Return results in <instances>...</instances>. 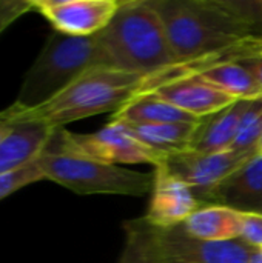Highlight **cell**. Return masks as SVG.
I'll return each mask as SVG.
<instances>
[{
  "label": "cell",
  "instance_id": "obj_14",
  "mask_svg": "<svg viewBox=\"0 0 262 263\" xmlns=\"http://www.w3.org/2000/svg\"><path fill=\"white\" fill-rule=\"evenodd\" d=\"M244 106L246 100H236L233 105L221 111L201 117L196 125L190 149L199 153H219L232 149L236 140Z\"/></svg>",
  "mask_w": 262,
  "mask_h": 263
},
{
  "label": "cell",
  "instance_id": "obj_12",
  "mask_svg": "<svg viewBox=\"0 0 262 263\" xmlns=\"http://www.w3.org/2000/svg\"><path fill=\"white\" fill-rule=\"evenodd\" d=\"M151 94L198 119L221 111L236 102V99L212 85L201 74L168 83Z\"/></svg>",
  "mask_w": 262,
  "mask_h": 263
},
{
  "label": "cell",
  "instance_id": "obj_25",
  "mask_svg": "<svg viewBox=\"0 0 262 263\" xmlns=\"http://www.w3.org/2000/svg\"><path fill=\"white\" fill-rule=\"evenodd\" d=\"M241 63L253 74V77L256 79V82L259 83L262 89V55L253 57V59H247V60H244Z\"/></svg>",
  "mask_w": 262,
  "mask_h": 263
},
{
  "label": "cell",
  "instance_id": "obj_19",
  "mask_svg": "<svg viewBox=\"0 0 262 263\" xmlns=\"http://www.w3.org/2000/svg\"><path fill=\"white\" fill-rule=\"evenodd\" d=\"M201 76L236 100H253L262 97L259 83L241 62L215 65Z\"/></svg>",
  "mask_w": 262,
  "mask_h": 263
},
{
  "label": "cell",
  "instance_id": "obj_20",
  "mask_svg": "<svg viewBox=\"0 0 262 263\" xmlns=\"http://www.w3.org/2000/svg\"><path fill=\"white\" fill-rule=\"evenodd\" d=\"M262 131V97L246 100L244 112L239 122L236 140L232 149L244 154H258V145Z\"/></svg>",
  "mask_w": 262,
  "mask_h": 263
},
{
  "label": "cell",
  "instance_id": "obj_18",
  "mask_svg": "<svg viewBox=\"0 0 262 263\" xmlns=\"http://www.w3.org/2000/svg\"><path fill=\"white\" fill-rule=\"evenodd\" d=\"M125 243L119 263H162L161 228L151 225L145 216L124 223Z\"/></svg>",
  "mask_w": 262,
  "mask_h": 263
},
{
  "label": "cell",
  "instance_id": "obj_23",
  "mask_svg": "<svg viewBox=\"0 0 262 263\" xmlns=\"http://www.w3.org/2000/svg\"><path fill=\"white\" fill-rule=\"evenodd\" d=\"M230 8L242 18L262 29V0H227Z\"/></svg>",
  "mask_w": 262,
  "mask_h": 263
},
{
  "label": "cell",
  "instance_id": "obj_21",
  "mask_svg": "<svg viewBox=\"0 0 262 263\" xmlns=\"http://www.w3.org/2000/svg\"><path fill=\"white\" fill-rule=\"evenodd\" d=\"M36 160L32 163L17 170V171L0 176V200H3L5 197L14 194L15 191H19V190H22V188H25L28 185L45 180V176L40 171Z\"/></svg>",
  "mask_w": 262,
  "mask_h": 263
},
{
  "label": "cell",
  "instance_id": "obj_6",
  "mask_svg": "<svg viewBox=\"0 0 262 263\" xmlns=\"http://www.w3.org/2000/svg\"><path fill=\"white\" fill-rule=\"evenodd\" d=\"M49 146L107 165L147 163L156 168L165 159V156L144 145L124 123L119 122H110L93 134H76L65 128H56Z\"/></svg>",
  "mask_w": 262,
  "mask_h": 263
},
{
  "label": "cell",
  "instance_id": "obj_27",
  "mask_svg": "<svg viewBox=\"0 0 262 263\" xmlns=\"http://www.w3.org/2000/svg\"><path fill=\"white\" fill-rule=\"evenodd\" d=\"M11 129H12V126H0V142L11 133Z\"/></svg>",
  "mask_w": 262,
  "mask_h": 263
},
{
  "label": "cell",
  "instance_id": "obj_8",
  "mask_svg": "<svg viewBox=\"0 0 262 263\" xmlns=\"http://www.w3.org/2000/svg\"><path fill=\"white\" fill-rule=\"evenodd\" d=\"M54 32L71 37H91L103 31L117 12L119 0H31Z\"/></svg>",
  "mask_w": 262,
  "mask_h": 263
},
{
  "label": "cell",
  "instance_id": "obj_15",
  "mask_svg": "<svg viewBox=\"0 0 262 263\" xmlns=\"http://www.w3.org/2000/svg\"><path fill=\"white\" fill-rule=\"evenodd\" d=\"M244 214L221 205H204L184 223V230L198 240L227 242L241 239Z\"/></svg>",
  "mask_w": 262,
  "mask_h": 263
},
{
  "label": "cell",
  "instance_id": "obj_24",
  "mask_svg": "<svg viewBox=\"0 0 262 263\" xmlns=\"http://www.w3.org/2000/svg\"><path fill=\"white\" fill-rule=\"evenodd\" d=\"M241 240L255 250H262V216L244 214Z\"/></svg>",
  "mask_w": 262,
  "mask_h": 263
},
{
  "label": "cell",
  "instance_id": "obj_1",
  "mask_svg": "<svg viewBox=\"0 0 262 263\" xmlns=\"http://www.w3.org/2000/svg\"><path fill=\"white\" fill-rule=\"evenodd\" d=\"M176 62L233 52L262 43V29L227 0H153Z\"/></svg>",
  "mask_w": 262,
  "mask_h": 263
},
{
  "label": "cell",
  "instance_id": "obj_11",
  "mask_svg": "<svg viewBox=\"0 0 262 263\" xmlns=\"http://www.w3.org/2000/svg\"><path fill=\"white\" fill-rule=\"evenodd\" d=\"M205 205H221L242 214L262 216V156L256 154L227 177Z\"/></svg>",
  "mask_w": 262,
  "mask_h": 263
},
{
  "label": "cell",
  "instance_id": "obj_17",
  "mask_svg": "<svg viewBox=\"0 0 262 263\" xmlns=\"http://www.w3.org/2000/svg\"><path fill=\"white\" fill-rule=\"evenodd\" d=\"M199 122V120H198ZM196 123H159V125H128L124 123L136 139L162 156L179 154L191 148Z\"/></svg>",
  "mask_w": 262,
  "mask_h": 263
},
{
  "label": "cell",
  "instance_id": "obj_4",
  "mask_svg": "<svg viewBox=\"0 0 262 263\" xmlns=\"http://www.w3.org/2000/svg\"><path fill=\"white\" fill-rule=\"evenodd\" d=\"M97 66H107L97 34L71 37L53 32L25 74L12 105L17 108L43 105L82 74Z\"/></svg>",
  "mask_w": 262,
  "mask_h": 263
},
{
  "label": "cell",
  "instance_id": "obj_7",
  "mask_svg": "<svg viewBox=\"0 0 262 263\" xmlns=\"http://www.w3.org/2000/svg\"><path fill=\"white\" fill-rule=\"evenodd\" d=\"M252 157V154L238 153L235 149L219 153H199L188 149L167 156L162 162L174 176L184 180L198 200L205 205L210 194Z\"/></svg>",
  "mask_w": 262,
  "mask_h": 263
},
{
  "label": "cell",
  "instance_id": "obj_10",
  "mask_svg": "<svg viewBox=\"0 0 262 263\" xmlns=\"http://www.w3.org/2000/svg\"><path fill=\"white\" fill-rule=\"evenodd\" d=\"M151 199L145 219L158 228L182 225L196 210L204 206L191 188L174 176L164 162L154 168Z\"/></svg>",
  "mask_w": 262,
  "mask_h": 263
},
{
  "label": "cell",
  "instance_id": "obj_9",
  "mask_svg": "<svg viewBox=\"0 0 262 263\" xmlns=\"http://www.w3.org/2000/svg\"><path fill=\"white\" fill-rule=\"evenodd\" d=\"M253 253L241 239L205 242L191 237L182 225L161 228L162 263H249Z\"/></svg>",
  "mask_w": 262,
  "mask_h": 263
},
{
  "label": "cell",
  "instance_id": "obj_5",
  "mask_svg": "<svg viewBox=\"0 0 262 263\" xmlns=\"http://www.w3.org/2000/svg\"><path fill=\"white\" fill-rule=\"evenodd\" d=\"M37 165L45 176L76 194H117L141 197L153 190L154 176L107 165L91 159L68 154L49 146L37 157Z\"/></svg>",
  "mask_w": 262,
  "mask_h": 263
},
{
  "label": "cell",
  "instance_id": "obj_2",
  "mask_svg": "<svg viewBox=\"0 0 262 263\" xmlns=\"http://www.w3.org/2000/svg\"><path fill=\"white\" fill-rule=\"evenodd\" d=\"M147 74L97 66L66 86L56 97L34 108L14 105L0 111V126L42 123L63 128L66 123L86 117L117 112L142 92Z\"/></svg>",
  "mask_w": 262,
  "mask_h": 263
},
{
  "label": "cell",
  "instance_id": "obj_26",
  "mask_svg": "<svg viewBox=\"0 0 262 263\" xmlns=\"http://www.w3.org/2000/svg\"><path fill=\"white\" fill-rule=\"evenodd\" d=\"M249 263H262V251L261 250H255V253L252 254Z\"/></svg>",
  "mask_w": 262,
  "mask_h": 263
},
{
  "label": "cell",
  "instance_id": "obj_28",
  "mask_svg": "<svg viewBox=\"0 0 262 263\" xmlns=\"http://www.w3.org/2000/svg\"><path fill=\"white\" fill-rule=\"evenodd\" d=\"M258 154L262 156V131H261V139H259V145H258Z\"/></svg>",
  "mask_w": 262,
  "mask_h": 263
},
{
  "label": "cell",
  "instance_id": "obj_13",
  "mask_svg": "<svg viewBox=\"0 0 262 263\" xmlns=\"http://www.w3.org/2000/svg\"><path fill=\"white\" fill-rule=\"evenodd\" d=\"M54 129L42 123L12 126L11 133L0 142V176L32 163L48 146Z\"/></svg>",
  "mask_w": 262,
  "mask_h": 263
},
{
  "label": "cell",
  "instance_id": "obj_3",
  "mask_svg": "<svg viewBox=\"0 0 262 263\" xmlns=\"http://www.w3.org/2000/svg\"><path fill=\"white\" fill-rule=\"evenodd\" d=\"M108 68L151 74L176 63L153 0H128L97 34Z\"/></svg>",
  "mask_w": 262,
  "mask_h": 263
},
{
  "label": "cell",
  "instance_id": "obj_16",
  "mask_svg": "<svg viewBox=\"0 0 262 263\" xmlns=\"http://www.w3.org/2000/svg\"><path fill=\"white\" fill-rule=\"evenodd\" d=\"M199 119L176 108L154 94H145L111 116V122L128 125H159V123H196Z\"/></svg>",
  "mask_w": 262,
  "mask_h": 263
},
{
  "label": "cell",
  "instance_id": "obj_22",
  "mask_svg": "<svg viewBox=\"0 0 262 263\" xmlns=\"http://www.w3.org/2000/svg\"><path fill=\"white\" fill-rule=\"evenodd\" d=\"M29 11H32L31 0H0V34Z\"/></svg>",
  "mask_w": 262,
  "mask_h": 263
}]
</instances>
